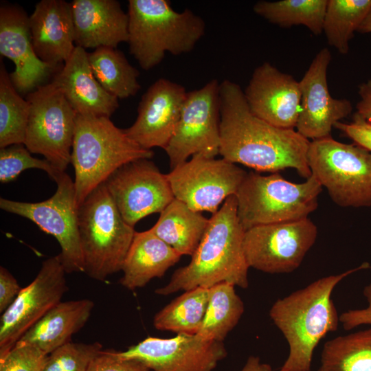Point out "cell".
<instances>
[{
    "instance_id": "obj_5",
    "label": "cell",
    "mask_w": 371,
    "mask_h": 371,
    "mask_svg": "<svg viewBox=\"0 0 371 371\" xmlns=\"http://www.w3.org/2000/svg\"><path fill=\"white\" fill-rule=\"evenodd\" d=\"M153 155L109 117L76 113L71 164L78 207L118 168L137 159H151Z\"/></svg>"
},
{
    "instance_id": "obj_15",
    "label": "cell",
    "mask_w": 371,
    "mask_h": 371,
    "mask_svg": "<svg viewBox=\"0 0 371 371\" xmlns=\"http://www.w3.org/2000/svg\"><path fill=\"white\" fill-rule=\"evenodd\" d=\"M104 183L123 219L133 227L143 218L160 214L175 199L167 175L150 159L126 164Z\"/></svg>"
},
{
    "instance_id": "obj_23",
    "label": "cell",
    "mask_w": 371,
    "mask_h": 371,
    "mask_svg": "<svg viewBox=\"0 0 371 371\" xmlns=\"http://www.w3.org/2000/svg\"><path fill=\"white\" fill-rule=\"evenodd\" d=\"M52 82L62 91L76 113L110 117L119 107L118 99L95 78L88 53L82 47L76 46Z\"/></svg>"
},
{
    "instance_id": "obj_38",
    "label": "cell",
    "mask_w": 371,
    "mask_h": 371,
    "mask_svg": "<svg viewBox=\"0 0 371 371\" xmlns=\"http://www.w3.org/2000/svg\"><path fill=\"white\" fill-rule=\"evenodd\" d=\"M345 135L358 144L371 152V124L356 113L353 120L349 123L339 122L334 126Z\"/></svg>"
},
{
    "instance_id": "obj_44",
    "label": "cell",
    "mask_w": 371,
    "mask_h": 371,
    "mask_svg": "<svg viewBox=\"0 0 371 371\" xmlns=\"http://www.w3.org/2000/svg\"><path fill=\"white\" fill-rule=\"evenodd\" d=\"M317 371H326V370H325L322 367L320 366V368Z\"/></svg>"
},
{
    "instance_id": "obj_26",
    "label": "cell",
    "mask_w": 371,
    "mask_h": 371,
    "mask_svg": "<svg viewBox=\"0 0 371 371\" xmlns=\"http://www.w3.org/2000/svg\"><path fill=\"white\" fill-rule=\"evenodd\" d=\"M209 219L175 199L160 213L150 230L179 254L192 256L197 248Z\"/></svg>"
},
{
    "instance_id": "obj_16",
    "label": "cell",
    "mask_w": 371,
    "mask_h": 371,
    "mask_svg": "<svg viewBox=\"0 0 371 371\" xmlns=\"http://www.w3.org/2000/svg\"><path fill=\"white\" fill-rule=\"evenodd\" d=\"M113 352L120 359L140 361L153 371H213L227 355L223 341L199 334L149 337L125 351Z\"/></svg>"
},
{
    "instance_id": "obj_39",
    "label": "cell",
    "mask_w": 371,
    "mask_h": 371,
    "mask_svg": "<svg viewBox=\"0 0 371 371\" xmlns=\"http://www.w3.org/2000/svg\"><path fill=\"white\" fill-rule=\"evenodd\" d=\"M363 295L368 305L363 308L350 309L339 315V322L343 328L349 330L361 325H371V280L363 289Z\"/></svg>"
},
{
    "instance_id": "obj_32",
    "label": "cell",
    "mask_w": 371,
    "mask_h": 371,
    "mask_svg": "<svg viewBox=\"0 0 371 371\" xmlns=\"http://www.w3.org/2000/svg\"><path fill=\"white\" fill-rule=\"evenodd\" d=\"M371 0H328L323 32L328 43L342 54L349 50V42L367 16Z\"/></svg>"
},
{
    "instance_id": "obj_35",
    "label": "cell",
    "mask_w": 371,
    "mask_h": 371,
    "mask_svg": "<svg viewBox=\"0 0 371 371\" xmlns=\"http://www.w3.org/2000/svg\"><path fill=\"white\" fill-rule=\"evenodd\" d=\"M102 348L98 341L91 344L70 341L47 355L42 371H87Z\"/></svg>"
},
{
    "instance_id": "obj_17",
    "label": "cell",
    "mask_w": 371,
    "mask_h": 371,
    "mask_svg": "<svg viewBox=\"0 0 371 371\" xmlns=\"http://www.w3.org/2000/svg\"><path fill=\"white\" fill-rule=\"evenodd\" d=\"M330 60L329 49H322L299 81L300 113L295 130L308 139L330 136L335 124L352 111L350 100L334 98L329 92L327 70Z\"/></svg>"
},
{
    "instance_id": "obj_40",
    "label": "cell",
    "mask_w": 371,
    "mask_h": 371,
    "mask_svg": "<svg viewBox=\"0 0 371 371\" xmlns=\"http://www.w3.org/2000/svg\"><path fill=\"white\" fill-rule=\"evenodd\" d=\"M22 287L4 267H0V313L2 314L18 296Z\"/></svg>"
},
{
    "instance_id": "obj_34",
    "label": "cell",
    "mask_w": 371,
    "mask_h": 371,
    "mask_svg": "<svg viewBox=\"0 0 371 371\" xmlns=\"http://www.w3.org/2000/svg\"><path fill=\"white\" fill-rule=\"evenodd\" d=\"M23 144H12L0 150V181L2 183L15 180L24 170H44L54 181L62 173L46 159L33 157Z\"/></svg>"
},
{
    "instance_id": "obj_10",
    "label": "cell",
    "mask_w": 371,
    "mask_h": 371,
    "mask_svg": "<svg viewBox=\"0 0 371 371\" xmlns=\"http://www.w3.org/2000/svg\"><path fill=\"white\" fill-rule=\"evenodd\" d=\"M57 189L49 199L36 203L0 199V208L34 223L58 242V254L66 273L83 272V259L78 229V207L74 181L66 173L55 180Z\"/></svg>"
},
{
    "instance_id": "obj_21",
    "label": "cell",
    "mask_w": 371,
    "mask_h": 371,
    "mask_svg": "<svg viewBox=\"0 0 371 371\" xmlns=\"http://www.w3.org/2000/svg\"><path fill=\"white\" fill-rule=\"evenodd\" d=\"M32 41L36 56L56 67L76 48L71 4L64 0H41L29 16Z\"/></svg>"
},
{
    "instance_id": "obj_11",
    "label": "cell",
    "mask_w": 371,
    "mask_h": 371,
    "mask_svg": "<svg viewBox=\"0 0 371 371\" xmlns=\"http://www.w3.org/2000/svg\"><path fill=\"white\" fill-rule=\"evenodd\" d=\"M220 83L212 80L199 89L188 92L176 130L164 149L172 169L201 155H219Z\"/></svg>"
},
{
    "instance_id": "obj_6",
    "label": "cell",
    "mask_w": 371,
    "mask_h": 371,
    "mask_svg": "<svg viewBox=\"0 0 371 371\" xmlns=\"http://www.w3.org/2000/svg\"><path fill=\"white\" fill-rule=\"evenodd\" d=\"M83 272L104 281L122 271L135 231L123 219L104 183L78 207Z\"/></svg>"
},
{
    "instance_id": "obj_41",
    "label": "cell",
    "mask_w": 371,
    "mask_h": 371,
    "mask_svg": "<svg viewBox=\"0 0 371 371\" xmlns=\"http://www.w3.org/2000/svg\"><path fill=\"white\" fill-rule=\"evenodd\" d=\"M359 100L357 104L356 113L371 124V80L359 87Z\"/></svg>"
},
{
    "instance_id": "obj_9",
    "label": "cell",
    "mask_w": 371,
    "mask_h": 371,
    "mask_svg": "<svg viewBox=\"0 0 371 371\" xmlns=\"http://www.w3.org/2000/svg\"><path fill=\"white\" fill-rule=\"evenodd\" d=\"M27 100L30 110L23 144L65 172L71 160L76 112L52 82L38 87Z\"/></svg>"
},
{
    "instance_id": "obj_30",
    "label": "cell",
    "mask_w": 371,
    "mask_h": 371,
    "mask_svg": "<svg viewBox=\"0 0 371 371\" xmlns=\"http://www.w3.org/2000/svg\"><path fill=\"white\" fill-rule=\"evenodd\" d=\"M328 0L260 1L254 11L270 23L282 27L304 25L312 33L323 32V23Z\"/></svg>"
},
{
    "instance_id": "obj_36",
    "label": "cell",
    "mask_w": 371,
    "mask_h": 371,
    "mask_svg": "<svg viewBox=\"0 0 371 371\" xmlns=\"http://www.w3.org/2000/svg\"><path fill=\"white\" fill-rule=\"evenodd\" d=\"M47 355L34 346L15 345L0 358V371H42Z\"/></svg>"
},
{
    "instance_id": "obj_22",
    "label": "cell",
    "mask_w": 371,
    "mask_h": 371,
    "mask_svg": "<svg viewBox=\"0 0 371 371\" xmlns=\"http://www.w3.org/2000/svg\"><path fill=\"white\" fill-rule=\"evenodd\" d=\"M75 44L85 49L116 48L128 41L127 13L115 0H74L70 3Z\"/></svg>"
},
{
    "instance_id": "obj_24",
    "label": "cell",
    "mask_w": 371,
    "mask_h": 371,
    "mask_svg": "<svg viewBox=\"0 0 371 371\" xmlns=\"http://www.w3.org/2000/svg\"><path fill=\"white\" fill-rule=\"evenodd\" d=\"M94 303L89 299L60 302L31 326L15 345L34 346L47 355L71 341L87 323Z\"/></svg>"
},
{
    "instance_id": "obj_31",
    "label": "cell",
    "mask_w": 371,
    "mask_h": 371,
    "mask_svg": "<svg viewBox=\"0 0 371 371\" xmlns=\"http://www.w3.org/2000/svg\"><path fill=\"white\" fill-rule=\"evenodd\" d=\"M321 363L326 371H371V328L326 341Z\"/></svg>"
},
{
    "instance_id": "obj_33",
    "label": "cell",
    "mask_w": 371,
    "mask_h": 371,
    "mask_svg": "<svg viewBox=\"0 0 371 371\" xmlns=\"http://www.w3.org/2000/svg\"><path fill=\"white\" fill-rule=\"evenodd\" d=\"M30 106L14 88L4 65L0 66V148L24 144Z\"/></svg>"
},
{
    "instance_id": "obj_29",
    "label": "cell",
    "mask_w": 371,
    "mask_h": 371,
    "mask_svg": "<svg viewBox=\"0 0 371 371\" xmlns=\"http://www.w3.org/2000/svg\"><path fill=\"white\" fill-rule=\"evenodd\" d=\"M234 286L221 282L209 288L205 315L197 334L208 339L223 341L237 325L245 307Z\"/></svg>"
},
{
    "instance_id": "obj_3",
    "label": "cell",
    "mask_w": 371,
    "mask_h": 371,
    "mask_svg": "<svg viewBox=\"0 0 371 371\" xmlns=\"http://www.w3.org/2000/svg\"><path fill=\"white\" fill-rule=\"evenodd\" d=\"M369 267L368 262H363L343 273L323 277L273 303L270 318L289 348L278 371L311 370L315 348L338 327L339 316L331 298L334 289L347 276Z\"/></svg>"
},
{
    "instance_id": "obj_13",
    "label": "cell",
    "mask_w": 371,
    "mask_h": 371,
    "mask_svg": "<svg viewBox=\"0 0 371 371\" xmlns=\"http://www.w3.org/2000/svg\"><path fill=\"white\" fill-rule=\"evenodd\" d=\"M247 174L224 158L194 155L166 175L175 199L194 211L213 214L229 196L236 194Z\"/></svg>"
},
{
    "instance_id": "obj_1",
    "label": "cell",
    "mask_w": 371,
    "mask_h": 371,
    "mask_svg": "<svg viewBox=\"0 0 371 371\" xmlns=\"http://www.w3.org/2000/svg\"><path fill=\"white\" fill-rule=\"evenodd\" d=\"M219 93L222 158L256 171L272 173L293 168L305 179L311 176L309 139L295 129L276 127L255 115L236 82L223 80Z\"/></svg>"
},
{
    "instance_id": "obj_28",
    "label": "cell",
    "mask_w": 371,
    "mask_h": 371,
    "mask_svg": "<svg viewBox=\"0 0 371 371\" xmlns=\"http://www.w3.org/2000/svg\"><path fill=\"white\" fill-rule=\"evenodd\" d=\"M209 299V289L196 287L186 291L161 309L154 317L157 330L195 335L202 325Z\"/></svg>"
},
{
    "instance_id": "obj_18",
    "label": "cell",
    "mask_w": 371,
    "mask_h": 371,
    "mask_svg": "<svg viewBox=\"0 0 371 371\" xmlns=\"http://www.w3.org/2000/svg\"><path fill=\"white\" fill-rule=\"evenodd\" d=\"M187 93L178 83L158 79L142 95L137 119L124 132L144 149H165L176 130Z\"/></svg>"
},
{
    "instance_id": "obj_20",
    "label": "cell",
    "mask_w": 371,
    "mask_h": 371,
    "mask_svg": "<svg viewBox=\"0 0 371 371\" xmlns=\"http://www.w3.org/2000/svg\"><path fill=\"white\" fill-rule=\"evenodd\" d=\"M0 54L11 60L15 68L10 74L19 93L37 88L56 68L36 56L32 41L29 16L18 5L3 4L0 8Z\"/></svg>"
},
{
    "instance_id": "obj_37",
    "label": "cell",
    "mask_w": 371,
    "mask_h": 371,
    "mask_svg": "<svg viewBox=\"0 0 371 371\" xmlns=\"http://www.w3.org/2000/svg\"><path fill=\"white\" fill-rule=\"evenodd\" d=\"M87 371H150L140 361L123 359L115 356L113 350H101L91 362Z\"/></svg>"
},
{
    "instance_id": "obj_25",
    "label": "cell",
    "mask_w": 371,
    "mask_h": 371,
    "mask_svg": "<svg viewBox=\"0 0 371 371\" xmlns=\"http://www.w3.org/2000/svg\"><path fill=\"white\" fill-rule=\"evenodd\" d=\"M181 256L150 229L135 232L122 265L120 283L130 291L143 287L152 279L162 277Z\"/></svg>"
},
{
    "instance_id": "obj_4",
    "label": "cell",
    "mask_w": 371,
    "mask_h": 371,
    "mask_svg": "<svg viewBox=\"0 0 371 371\" xmlns=\"http://www.w3.org/2000/svg\"><path fill=\"white\" fill-rule=\"evenodd\" d=\"M127 14L130 53L144 70L159 65L167 52H190L205 31L201 17L188 8L175 11L168 0H129Z\"/></svg>"
},
{
    "instance_id": "obj_27",
    "label": "cell",
    "mask_w": 371,
    "mask_h": 371,
    "mask_svg": "<svg viewBox=\"0 0 371 371\" xmlns=\"http://www.w3.org/2000/svg\"><path fill=\"white\" fill-rule=\"evenodd\" d=\"M92 72L101 86L117 99L135 95L140 89L139 71L116 48L101 47L88 53Z\"/></svg>"
},
{
    "instance_id": "obj_42",
    "label": "cell",
    "mask_w": 371,
    "mask_h": 371,
    "mask_svg": "<svg viewBox=\"0 0 371 371\" xmlns=\"http://www.w3.org/2000/svg\"><path fill=\"white\" fill-rule=\"evenodd\" d=\"M240 371H272L271 366L262 363L256 356H249Z\"/></svg>"
},
{
    "instance_id": "obj_7",
    "label": "cell",
    "mask_w": 371,
    "mask_h": 371,
    "mask_svg": "<svg viewBox=\"0 0 371 371\" xmlns=\"http://www.w3.org/2000/svg\"><path fill=\"white\" fill-rule=\"evenodd\" d=\"M322 186L314 175L293 183L279 172H247L236 194L243 229L308 218L318 206Z\"/></svg>"
},
{
    "instance_id": "obj_12",
    "label": "cell",
    "mask_w": 371,
    "mask_h": 371,
    "mask_svg": "<svg viewBox=\"0 0 371 371\" xmlns=\"http://www.w3.org/2000/svg\"><path fill=\"white\" fill-rule=\"evenodd\" d=\"M317 227L308 218L261 225L245 231L243 249L249 267L269 273L297 269L314 245Z\"/></svg>"
},
{
    "instance_id": "obj_2",
    "label": "cell",
    "mask_w": 371,
    "mask_h": 371,
    "mask_svg": "<svg viewBox=\"0 0 371 371\" xmlns=\"http://www.w3.org/2000/svg\"><path fill=\"white\" fill-rule=\"evenodd\" d=\"M245 233L237 214L236 196H230L209 218L189 264L177 269L170 282L155 293L168 295L199 286L209 289L221 282L247 288L249 267L243 249Z\"/></svg>"
},
{
    "instance_id": "obj_14",
    "label": "cell",
    "mask_w": 371,
    "mask_h": 371,
    "mask_svg": "<svg viewBox=\"0 0 371 371\" xmlns=\"http://www.w3.org/2000/svg\"><path fill=\"white\" fill-rule=\"evenodd\" d=\"M65 271L59 255L44 260L33 281L23 288L0 319V358L67 291Z\"/></svg>"
},
{
    "instance_id": "obj_8",
    "label": "cell",
    "mask_w": 371,
    "mask_h": 371,
    "mask_svg": "<svg viewBox=\"0 0 371 371\" xmlns=\"http://www.w3.org/2000/svg\"><path fill=\"white\" fill-rule=\"evenodd\" d=\"M307 159L311 174L337 205L371 206L370 151L330 135L311 141Z\"/></svg>"
},
{
    "instance_id": "obj_19",
    "label": "cell",
    "mask_w": 371,
    "mask_h": 371,
    "mask_svg": "<svg viewBox=\"0 0 371 371\" xmlns=\"http://www.w3.org/2000/svg\"><path fill=\"white\" fill-rule=\"evenodd\" d=\"M244 91L251 111L276 127L295 129L300 113V82L264 63L254 71Z\"/></svg>"
},
{
    "instance_id": "obj_43",
    "label": "cell",
    "mask_w": 371,
    "mask_h": 371,
    "mask_svg": "<svg viewBox=\"0 0 371 371\" xmlns=\"http://www.w3.org/2000/svg\"><path fill=\"white\" fill-rule=\"evenodd\" d=\"M357 32L361 33H371V8L367 16L360 25Z\"/></svg>"
}]
</instances>
